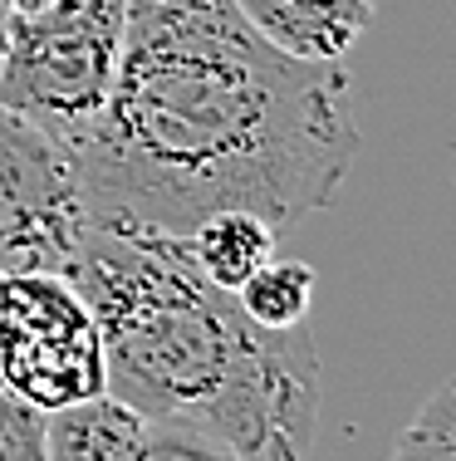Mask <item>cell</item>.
<instances>
[{
	"mask_svg": "<svg viewBox=\"0 0 456 461\" xmlns=\"http://www.w3.org/2000/svg\"><path fill=\"white\" fill-rule=\"evenodd\" d=\"M0 461H45V412L0 388Z\"/></svg>",
	"mask_w": 456,
	"mask_h": 461,
	"instance_id": "7c38bea8",
	"label": "cell"
},
{
	"mask_svg": "<svg viewBox=\"0 0 456 461\" xmlns=\"http://www.w3.org/2000/svg\"><path fill=\"white\" fill-rule=\"evenodd\" d=\"M138 461H241L216 432L182 417H143Z\"/></svg>",
	"mask_w": 456,
	"mask_h": 461,
	"instance_id": "8fae6325",
	"label": "cell"
},
{
	"mask_svg": "<svg viewBox=\"0 0 456 461\" xmlns=\"http://www.w3.org/2000/svg\"><path fill=\"white\" fill-rule=\"evenodd\" d=\"M128 40V0H49L15 15L0 69V104L79 148L118 84Z\"/></svg>",
	"mask_w": 456,
	"mask_h": 461,
	"instance_id": "3957f363",
	"label": "cell"
},
{
	"mask_svg": "<svg viewBox=\"0 0 456 461\" xmlns=\"http://www.w3.org/2000/svg\"><path fill=\"white\" fill-rule=\"evenodd\" d=\"M393 461H456V378L442 383L398 437Z\"/></svg>",
	"mask_w": 456,
	"mask_h": 461,
	"instance_id": "30bf717a",
	"label": "cell"
},
{
	"mask_svg": "<svg viewBox=\"0 0 456 461\" xmlns=\"http://www.w3.org/2000/svg\"><path fill=\"white\" fill-rule=\"evenodd\" d=\"M236 10L290 59L339 64L373 25L378 0H236Z\"/></svg>",
	"mask_w": 456,
	"mask_h": 461,
	"instance_id": "8992f818",
	"label": "cell"
},
{
	"mask_svg": "<svg viewBox=\"0 0 456 461\" xmlns=\"http://www.w3.org/2000/svg\"><path fill=\"white\" fill-rule=\"evenodd\" d=\"M10 5H15V15H30V10H45L49 0H10Z\"/></svg>",
	"mask_w": 456,
	"mask_h": 461,
	"instance_id": "5bb4252c",
	"label": "cell"
},
{
	"mask_svg": "<svg viewBox=\"0 0 456 461\" xmlns=\"http://www.w3.org/2000/svg\"><path fill=\"white\" fill-rule=\"evenodd\" d=\"M138 447L143 417L108 393L45 412V461H138Z\"/></svg>",
	"mask_w": 456,
	"mask_h": 461,
	"instance_id": "52a82bcc",
	"label": "cell"
},
{
	"mask_svg": "<svg viewBox=\"0 0 456 461\" xmlns=\"http://www.w3.org/2000/svg\"><path fill=\"white\" fill-rule=\"evenodd\" d=\"M103 334L108 398L138 417H182L241 461H309L324 368L300 329H265L211 285L187 236L89 216L64 270Z\"/></svg>",
	"mask_w": 456,
	"mask_h": 461,
	"instance_id": "7a4b0ae2",
	"label": "cell"
},
{
	"mask_svg": "<svg viewBox=\"0 0 456 461\" xmlns=\"http://www.w3.org/2000/svg\"><path fill=\"white\" fill-rule=\"evenodd\" d=\"M89 226L74 152L0 104V276H64Z\"/></svg>",
	"mask_w": 456,
	"mask_h": 461,
	"instance_id": "5b68a950",
	"label": "cell"
},
{
	"mask_svg": "<svg viewBox=\"0 0 456 461\" xmlns=\"http://www.w3.org/2000/svg\"><path fill=\"white\" fill-rule=\"evenodd\" d=\"M236 300H241V310L265 329H300L309 320V304H314V270L304 266V260L270 256L265 266L236 290Z\"/></svg>",
	"mask_w": 456,
	"mask_h": 461,
	"instance_id": "9c48e42d",
	"label": "cell"
},
{
	"mask_svg": "<svg viewBox=\"0 0 456 461\" xmlns=\"http://www.w3.org/2000/svg\"><path fill=\"white\" fill-rule=\"evenodd\" d=\"M10 30H15V5L0 0V69H5V54H10Z\"/></svg>",
	"mask_w": 456,
	"mask_h": 461,
	"instance_id": "4fadbf2b",
	"label": "cell"
},
{
	"mask_svg": "<svg viewBox=\"0 0 456 461\" xmlns=\"http://www.w3.org/2000/svg\"><path fill=\"white\" fill-rule=\"evenodd\" d=\"M187 250L206 280L236 294L275 256V226L260 221L255 212H211L187 230Z\"/></svg>",
	"mask_w": 456,
	"mask_h": 461,
	"instance_id": "ba28073f",
	"label": "cell"
},
{
	"mask_svg": "<svg viewBox=\"0 0 456 461\" xmlns=\"http://www.w3.org/2000/svg\"><path fill=\"white\" fill-rule=\"evenodd\" d=\"M0 388L40 412L108 393L99 320L69 276H0Z\"/></svg>",
	"mask_w": 456,
	"mask_h": 461,
	"instance_id": "277c9868",
	"label": "cell"
},
{
	"mask_svg": "<svg viewBox=\"0 0 456 461\" xmlns=\"http://www.w3.org/2000/svg\"><path fill=\"white\" fill-rule=\"evenodd\" d=\"M353 158L349 69L280 54L236 0H128L118 84L74 148L89 216L167 236L211 212L300 226Z\"/></svg>",
	"mask_w": 456,
	"mask_h": 461,
	"instance_id": "6da1fadb",
	"label": "cell"
}]
</instances>
